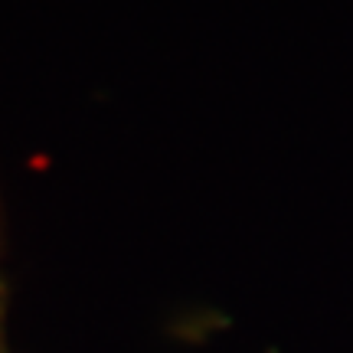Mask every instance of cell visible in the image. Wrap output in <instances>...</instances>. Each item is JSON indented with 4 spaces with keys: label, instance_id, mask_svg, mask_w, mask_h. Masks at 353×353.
<instances>
[]
</instances>
